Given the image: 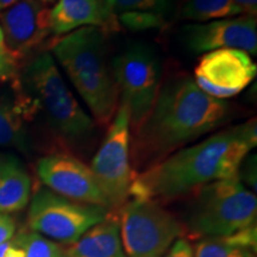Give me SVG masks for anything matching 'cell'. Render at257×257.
<instances>
[{"instance_id":"cell-28","label":"cell","mask_w":257,"mask_h":257,"mask_svg":"<svg viewBox=\"0 0 257 257\" xmlns=\"http://www.w3.org/2000/svg\"><path fill=\"white\" fill-rule=\"evenodd\" d=\"M18 2L19 0H0V12L5 11V10L11 8L12 5H15Z\"/></svg>"},{"instance_id":"cell-18","label":"cell","mask_w":257,"mask_h":257,"mask_svg":"<svg viewBox=\"0 0 257 257\" xmlns=\"http://www.w3.org/2000/svg\"><path fill=\"white\" fill-rule=\"evenodd\" d=\"M239 15L242 14L232 0H187L180 11V18L193 23H206Z\"/></svg>"},{"instance_id":"cell-6","label":"cell","mask_w":257,"mask_h":257,"mask_svg":"<svg viewBox=\"0 0 257 257\" xmlns=\"http://www.w3.org/2000/svg\"><path fill=\"white\" fill-rule=\"evenodd\" d=\"M119 101L130 112L131 134L152 110L162 85V63L155 48L134 43L112 60Z\"/></svg>"},{"instance_id":"cell-20","label":"cell","mask_w":257,"mask_h":257,"mask_svg":"<svg viewBox=\"0 0 257 257\" xmlns=\"http://www.w3.org/2000/svg\"><path fill=\"white\" fill-rule=\"evenodd\" d=\"M14 242L23 250L24 257H59L63 249L36 231L21 232Z\"/></svg>"},{"instance_id":"cell-12","label":"cell","mask_w":257,"mask_h":257,"mask_svg":"<svg viewBox=\"0 0 257 257\" xmlns=\"http://www.w3.org/2000/svg\"><path fill=\"white\" fill-rule=\"evenodd\" d=\"M186 47L194 54L217 49H239L250 56L257 54V21L252 16H237L182 28Z\"/></svg>"},{"instance_id":"cell-25","label":"cell","mask_w":257,"mask_h":257,"mask_svg":"<svg viewBox=\"0 0 257 257\" xmlns=\"http://www.w3.org/2000/svg\"><path fill=\"white\" fill-rule=\"evenodd\" d=\"M16 224L8 213L0 212V244L8 242L14 237Z\"/></svg>"},{"instance_id":"cell-4","label":"cell","mask_w":257,"mask_h":257,"mask_svg":"<svg viewBox=\"0 0 257 257\" xmlns=\"http://www.w3.org/2000/svg\"><path fill=\"white\" fill-rule=\"evenodd\" d=\"M106 32L81 28L54 41L53 55L87 105L98 125L108 126L119 106Z\"/></svg>"},{"instance_id":"cell-24","label":"cell","mask_w":257,"mask_h":257,"mask_svg":"<svg viewBox=\"0 0 257 257\" xmlns=\"http://www.w3.org/2000/svg\"><path fill=\"white\" fill-rule=\"evenodd\" d=\"M163 257H194V250L188 240L180 238L172 244Z\"/></svg>"},{"instance_id":"cell-16","label":"cell","mask_w":257,"mask_h":257,"mask_svg":"<svg viewBox=\"0 0 257 257\" xmlns=\"http://www.w3.org/2000/svg\"><path fill=\"white\" fill-rule=\"evenodd\" d=\"M30 195L31 180L22 163L12 156H0V212L23 210Z\"/></svg>"},{"instance_id":"cell-26","label":"cell","mask_w":257,"mask_h":257,"mask_svg":"<svg viewBox=\"0 0 257 257\" xmlns=\"http://www.w3.org/2000/svg\"><path fill=\"white\" fill-rule=\"evenodd\" d=\"M0 257H24V252L14 240L0 244Z\"/></svg>"},{"instance_id":"cell-15","label":"cell","mask_w":257,"mask_h":257,"mask_svg":"<svg viewBox=\"0 0 257 257\" xmlns=\"http://www.w3.org/2000/svg\"><path fill=\"white\" fill-rule=\"evenodd\" d=\"M63 251L69 257H126L121 245L119 221L106 217Z\"/></svg>"},{"instance_id":"cell-10","label":"cell","mask_w":257,"mask_h":257,"mask_svg":"<svg viewBox=\"0 0 257 257\" xmlns=\"http://www.w3.org/2000/svg\"><path fill=\"white\" fill-rule=\"evenodd\" d=\"M256 75L257 66L248 53L217 49L202 54L193 80L207 95L225 100L243 92Z\"/></svg>"},{"instance_id":"cell-14","label":"cell","mask_w":257,"mask_h":257,"mask_svg":"<svg viewBox=\"0 0 257 257\" xmlns=\"http://www.w3.org/2000/svg\"><path fill=\"white\" fill-rule=\"evenodd\" d=\"M87 27L108 34L117 31L119 23L105 0H59L50 10L51 36L59 38Z\"/></svg>"},{"instance_id":"cell-22","label":"cell","mask_w":257,"mask_h":257,"mask_svg":"<svg viewBox=\"0 0 257 257\" xmlns=\"http://www.w3.org/2000/svg\"><path fill=\"white\" fill-rule=\"evenodd\" d=\"M115 15L123 12H155L165 15L168 0H105Z\"/></svg>"},{"instance_id":"cell-5","label":"cell","mask_w":257,"mask_h":257,"mask_svg":"<svg viewBox=\"0 0 257 257\" xmlns=\"http://www.w3.org/2000/svg\"><path fill=\"white\" fill-rule=\"evenodd\" d=\"M188 214L191 230L199 236L225 237L255 224L257 199L238 176L218 180L195 192Z\"/></svg>"},{"instance_id":"cell-27","label":"cell","mask_w":257,"mask_h":257,"mask_svg":"<svg viewBox=\"0 0 257 257\" xmlns=\"http://www.w3.org/2000/svg\"><path fill=\"white\" fill-rule=\"evenodd\" d=\"M233 4L237 6L240 14L244 16H252L256 17L257 15V0H232Z\"/></svg>"},{"instance_id":"cell-7","label":"cell","mask_w":257,"mask_h":257,"mask_svg":"<svg viewBox=\"0 0 257 257\" xmlns=\"http://www.w3.org/2000/svg\"><path fill=\"white\" fill-rule=\"evenodd\" d=\"M120 239L126 257H163L184 227L170 212L150 199L125 202Z\"/></svg>"},{"instance_id":"cell-8","label":"cell","mask_w":257,"mask_h":257,"mask_svg":"<svg viewBox=\"0 0 257 257\" xmlns=\"http://www.w3.org/2000/svg\"><path fill=\"white\" fill-rule=\"evenodd\" d=\"M130 146V112L127 106L119 101L117 112L89 167L110 208L123 207L130 198L135 176L131 168Z\"/></svg>"},{"instance_id":"cell-1","label":"cell","mask_w":257,"mask_h":257,"mask_svg":"<svg viewBox=\"0 0 257 257\" xmlns=\"http://www.w3.org/2000/svg\"><path fill=\"white\" fill-rule=\"evenodd\" d=\"M256 144L255 118L211 134L135 175L130 197L169 200L192 194L218 180L236 178L244 159Z\"/></svg>"},{"instance_id":"cell-19","label":"cell","mask_w":257,"mask_h":257,"mask_svg":"<svg viewBox=\"0 0 257 257\" xmlns=\"http://www.w3.org/2000/svg\"><path fill=\"white\" fill-rule=\"evenodd\" d=\"M193 250L194 257H256L255 251L231 243L226 237H205Z\"/></svg>"},{"instance_id":"cell-3","label":"cell","mask_w":257,"mask_h":257,"mask_svg":"<svg viewBox=\"0 0 257 257\" xmlns=\"http://www.w3.org/2000/svg\"><path fill=\"white\" fill-rule=\"evenodd\" d=\"M14 86L15 102L27 121L41 113L51 133L68 146H82L95 135L96 123L64 82L51 54L31 57Z\"/></svg>"},{"instance_id":"cell-23","label":"cell","mask_w":257,"mask_h":257,"mask_svg":"<svg viewBox=\"0 0 257 257\" xmlns=\"http://www.w3.org/2000/svg\"><path fill=\"white\" fill-rule=\"evenodd\" d=\"M21 72L19 61L6 47L4 35L0 29V81H16Z\"/></svg>"},{"instance_id":"cell-29","label":"cell","mask_w":257,"mask_h":257,"mask_svg":"<svg viewBox=\"0 0 257 257\" xmlns=\"http://www.w3.org/2000/svg\"><path fill=\"white\" fill-rule=\"evenodd\" d=\"M59 257H69V256H68V255H67V253H66V252H64V251H63V249H62V253H61V255H60Z\"/></svg>"},{"instance_id":"cell-9","label":"cell","mask_w":257,"mask_h":257,"mask_svg":"<svg viewBox=\"0 0 257 257\" xmlns=\"http://www.w3.org/2000/svg\"><path fill=\"white\" fill-rule=\"evenodd\" d=\"M108 208L82 204L41 188L31 199L28 224L32 231L63 244L78 240L108 216Z\"/></svg>"},{"instance_id":"cell-30","label":"cell","mask_w":257,"mask_h":257,"mask_svg":"<svg viewBox=\"0 0 257 257\" xmlns=\"http://www.w3.org/2000/svg\"><path fill=\"white\" fill-rule=\"evenodd\" d=\"M42 3H44V4H47V3H53L54 0H41Z\"/></svg>"},{"instance_id":"cell-13","label":"cell","mask_w":257,"mask_h":257,"mask_svg":"<svg viewBox=\"0 0 257 257\" xmlns=\"http://www.w3.org/2000/svg\"><path fill=\"white\" fill-rule=\"evenodd\" d=\"M0 29L6 47L21 62L51 36L50 9L41 0H19L0 12Z\"/></svg>"},{"instance_id":"cell-2","label":"cell","mask_w":257,"mask_h":257,"mask_svg":"<svg viewBox=\"0 0 257 257\" xmlns=\"http://www.w3.org/2000/svg\"><path fill=\"white\" fill-rule=\"evenodd\" d=\"M233 112L232 105L207 95L191 76L162 81L152 110L131 134L135 162L155 165L224 126Z\"/></svg>"},{"instance_id":"cell-21","label":"cell","mask_w":257,"mask_h":257,"mask_svg":"<svg viewBox=\"0 0 257 257\" xmlns=\"http://www.w3.org/2000/svg\"><path fill=\"white\" fill-rule=\"evenodd\" d=\"M165 15L155 12H123L117 15L119 25L131 31H144L162 28L165 25Z\"/></svg>"},{"instance_id":"cell-11","label":"cell","mask_w":257,"mask_h":257,"mask_svg":"<svg viewBox=\"0 0 257 257\" xmlns=\"http://www.w3.org/2000/svg\"><path fill=\"white\" fill-rule=\"evenodd\" d=\"M37 175L50 191L69 200L110 208L92 170L68 154H50L37 162Z\"/></svg>"},{"instance_id":"cell-17","label":"cell","mask_w":257,"mask_h":257,"mask_svg":"<svg viewBox=\"0 0 257 257\" xmlns=\"http://www.w3.org/2000/svg\"><path fill=\"white\" fill-rule=\"evenodd\" d=\"M23 112L14 101L0 100V147L15 148L25 152L29 140Z\"/></svg>"}]
</instances>
